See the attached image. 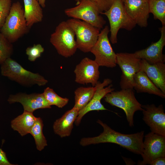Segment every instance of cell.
<instances>
[{
    "label": "cell",
    "instance_id": "21",
    "mask_svg": "<svg viewBox=\"0 0 165 165\" xmlns=\"http://www.w3.org/2000/svg\"><path fill=\"white\" fill-rule=\"evenodd\" d=\"M37 118L33 112L24 111L22 114L11 121V127L13 130L17 131L23 137L30 134Z\"/></svg>",
    "mask_w": 165,
    "mask_h": 165
},
{
    "label": "cell",
    "instance_id": "26",
    "mask_svg": "<svg viewBox=\"0 0 165 165\" xmlns=\"http://www.w3.org/2000/svg\"><path fill=\"white\" fill-rule=\"evenodd\" d=\"M43 95L49 104L55 105L59 108H63L68 103L69 99L62 97L57 94L52 88L47 87L44 90Z\"/></svg>",
    "mask_w": 165,
    "mask_h": 165
},
{
    "label": "cell",
    "instance_id": "6",
    "mask_svg": "<svg viewBox=\"0 0 165 165\" xmlns=\"http://www.w3.org/2000/svg\"><path fill=\"white\" fill-rule=\"evenodd\" d=\"M75 33L66 21L60 23L52 33L50 42L58 53L66 58L73 56L77 47Z\"/></svg>",
    "mask_w": 165,
    "mask_h": 165
},
{
    "label": "cell",
    "instance_id": "15",
    "mask_svg": "<svg viewBox=\"0 0 165 165\" xmlns=\"http://www.w3.org/2000/svg\"><path fill=\"white\" fill-rule=\"evenodd\" d=\"M128 15L141 27L148 26L149 16L148 0H121Z\"/></svg>",
    "mask_w": 165,
    "mask_h": 165
},
{
    "label": "cell",
    "instance_id": "4",
    "mask_svg": "<svg viewBox=\"0 0 165 165\" xmlns=\"http://www.w3.org/2000/svg\"><path fill=\"white\" fill-rule=\"evenodd\" d=\"M104 98L106 102L123 110L129 126H134L133 117L135 112L138 111H142L143 108L135 97L133 89L114 90L107 94Z\"/></svg>",
    "mask_w": 165,
    "mask_h": 165
},
{
    "label": "cell",
    "instance_id": "34",
    "mask_svg": "<svg viewBox=\"0 0 165 165\" xmlns=\"http://www.w3.org/2000/svg\"><path fill=\"white\" fill-rule=\"evenodd\" d=\"M75 0L76 2V5H77L79 3V2H80L81 0Z\"/></svg>",
    "mask_w": 165,
    "mask_h": 165
},
{
    "label": "cell",
    "instance_id": "13",
    "mask_svg": "<svg viewBox=\"0 0 165 165\" xmlns=\"http://www.w3.org/2000/svg\"><path fill=\"white\" fill-rule=\"evenodd\" d=\"M143 119L150 127L151 131L165 136V113L163 106L160 105H142Z\"/></svg>",
    "mask_w": 165,
    "mask_h": 165
},
{
    "label": "cell",
    "instance_id": "3",
    "mask_svg": "<svg viewBox=\"0 0 165 165\" xmlns=\"http://www.w3.org/2000/svg\"><path fill=\"white\" fill-rule=\"evenodd\" d=\"M29 29L20 3L18 1L13 3L0 32L12 43L28 33Z\"/></svg>",
    "mask_w": 165,
    "mask_h": 165
},
{
    "label": "cell",
    "instance_id": "28",
    "mask_svg": "<svg viewBox=\"0 0 165 165\" xmlns=\"http://www.w3.org/2000/svg\"><path fill=\"white\" fill-rule=\"evenodd\" d=\"M44 51V48L40 44H34L32 46L28 47L26 49V53L29 60L33 62L40 57Z\"/></svg>",
    "mask_w": 165,
    "mask_h": 165
},
{
    "label": "cell",
    "instance_id": "14",
    "mask_svg": "<svg viewBox=\"0 0 165 165\" xmlns=\"http://www.w3.org/2000/svg\"><path fill=\"white\" fill-rule=\"evenodd\" d=\"M99 67L94 60L87 57L84 58L74 70L75 81L82 84L91 83L93 86H95L99 78Z\"/></svg>",
    "mask_w": 165,
    "mask_h": 165
},
{
    "label": "cell",
    "instance_id": "18",
    "mask_svg": "<svg viewBox=\"0 0 165 165\" xmlns=\"http://www.w3.org/2000/svg\"><path fill=\"white\" fill-rule=\"evenodd\" d=\"M140 70L144 72L154 85L165 94V64H151L144 59L140 61Z\"/></svg>",
    "mask_w": 165,
    "mask_h": 165
},
{
    "label": "cell",
    "instance_id": "7",
    "mask_svg": "<svg viewBox=\"0 0 165 165\" xmlns=\"http://www.w3.org/2000/svg\"><path fill=\"white\" fill-rule=\"evenodd\" d=\"M66 21L75 32L77 49L85 53L90 52L97 40L100 29L78 19L72 18Z\"/></svg>",
    "mask_w": 165,
    "mask_h": 165
},
{
    "label": "cell",
    "instance_id": "10",
    "mask_svg": "<svg viewBox=\"0 0 165 165\" xmlns=\"http://www.w3.org/2000/svg\"><path fill=\"white\" fill-rule=\"evenodd\" d=\"M116 55V64L122 72L119 83L121 89H133L134 76L140 70L141 59L136 57L134 53H120Z\"/></svg>",
    "mask_w": 165,
    "mask_h": 165
},
{
    "label": "cell",
    "instance_id": "27",
    "mask_svg": "<svg viewBox=\"0 0 165 165\" xmlns=\"http://www.w3.org/2000/svg\"><path fill=\"white\" fill-rule=\"evenodd\" d=\"M13 51V47L5 36L0 32V65L10 57Z\"/></svg>",
    "mask_w": 165,
    "mask_h": 165
},
{
    "label": "cell",
    "instance_id": "31",
    "mask_svg": "<svg viewBox=\"0 0 165 165\" xmlns=\"http://www.w3.org/2000/svg\"><path fill=\"white\" fill-rule=\"evenodd\" d=\"M10 163L8 160L6 154L2 149L0 148V165H14Z\"/></svg>",
    "mask_w": 165,
    "mask_h": 165
},
{
    "label": "cell",
    "instance_id": "19",
    "mask_svg": "<svg viewBox=\"0 0 165 165\" xmlns=\"http://www.w3.org/2000/svg\"><path fill=\"white\" fill-rule=\"evenodd\" d=\"M79 111L73 107L57 119L54 122L53 127L54 133L61 138L69 136Z\"/></svg>",
    "mask_w": 165,
    "mask_h": 165
},
{
    "label": "cell",
    "instance_id": "24",
    "mask_svg": "<svg viewBox=\"0 0 165 165\" xmlns=\"http://www.w3.org/2000/svg\"><path fill=\"white\" fill-rule=\"evenodd\" d=\"M43 121L40 117L37 118L30 134L33 137L38 150L41 151L47 145V140L43 133Z\"/></svg>",
    "mask_w": 165,
    "mask_h": 165
},
{
    "label": "cell",
    "instance_id": "33",
    "mask_svg": "<svg viewBox=\"0 0 165 165\" xmlns=\"http://www.w3.org/2000/svg\"><path fill=\"white\" fill-rule=\"evenodd\" d=\"M39 3L40 5L43 8H44L46 6L45 2L46 0H37Z\"/></svg>",
    "mask_w": 165,
    "mask_h": 165
},
{
    "label": "cell",
    "instance_id": "1",
    "mask_svg": "<svg viewBox=\"0 0 165 165\" xmlns=\"http://www.w3.org/2000/svg\"><path fill=\"white\" fill-rule=\"evenodd\" d=\"M97 122L102 127L103 132L97 136L82 138L79 142L81 146L112 143L119 145L134 153L142 155L144 131L133 134H123L112 129L100 119H98Z\"/></svg>",
    "mask_w": 165,
    "mask_h": 165
},
{
    "label": "cell",
    "instance_id": "5",
    "mask_svg": "<svg viewBox=\"0 0 165 165\" xmlns=\"http://www.w3.org/2000/svg\"><path fill=\"white\" fill-rule=\"evenodd\" d=\"M101 14L105 15L108 20L111 33L110 40L113 44L117 42V35L120 29L130 31L136 25L126 13L121 0H115L108 10Z\"/></svg>",
    "mask_w": 165,
    "mask_h": 165
},
{
    "label": "cell",
    "instance_id": "8",
    "mask_svg": "<svg viewBox=\"0 0 165 165\" xmlns=\"http://www.w3.org/2000/svg\"><path fill=\"white\" fill-rule=\"evenodd\" d=\"M109 29L105 26L101 31L97 40L90 52L95 56L94 60L99 66L113 68L116 65V55L108 38Z\"/></svg>",
    "mask_w": 165,
    "mask_h": 165
},
{
    "label": "cell",
    "instance_id": "17",
    "mask_svg": "<svg viewBox=\"0 0 165 165\" xmlns=\"http://www.w3.org/2000/svg\"><path fill=\"white\" fill-rule=\"evenodd\" d=\"M7 101L10 104L20 103L22 105L24 111L32 112L38 109L51 108V106L46 100L42 93L27 94L19 93L15 94H11Z\"/></svg>",
    "mask_w": 165,
    "mask_h": 165
},
{
    "label": "cell",
    "instance_id": "11",
    "mask_svg": "<svg viewBox=\"0 0 165 165\" xmlns=\"http://www.w3.org/2000/svg\"><path fill=\"white\" fill-rule=\"evenodd\" d=\"M143 160L139 165L150 164L155 159L165 157V136L151 131L145 136L143 141Z\"/></svg>",
    "mask_w": 165,
    "mask_h": 165
},
{
    "label": "cell",
    "instance_id": "32",
    "mask_svg": "<svg viewBox=\"0 0 165 165\" xmlns=\"http://www.w3.org/2000/svg\"><path fill=\"white\" fill-rule=\"evenodd\" d=\"M151 165H165V157H160L153 160L150 164Z\"/></svg>",
    "mask_w": 165,
    "mask_h": 165
},
{
    "label": "cell",
    "instance_id": "9",
    "mask_svg": "<svg viewBox=\"0 0 165 165\" xmlns=\"http://www.w3.org/2000/svg\"><path fill=\"white\" fill-rule=\"evenodd\" d=\"M64 13L68 17L82 20L100 29L106 23L96 6L88 0H81L76 6L65 9Z\"/></svg>",
    "mask_w": 165,
    "mask_h": 165
},
{
    "label": "cell",
    "instance_id": "29",
    "mask_svg": "<svg viewBox=\"0 0 165 165\" xmlns=\"http://www.w3.org/2000/svg\"><path fill=\"white\" fill-rule=\"evenodd\" d=\"M12 5L11 0H0V29L9 13Z\"/></svg>",
    "mask_w": 165,
    "mask_h": 165
},
{
    "label": "cell",
    "instance_id": "25",
    "mask_svg": "<svg viewBox=\"0 0 165 165\" xmlns=\"http://www.w3.org/2000/svg\"><path fill=\"white\" fill-rule=\"evenodd\" d=\"M150 13L165 26V0H148Z\"/></svg>",
    "mask_w": 165,
    "mask_h": 165
},
{
    "label": "cell",
    "instance_id": "2",
    "mask_svg": "<svg viewBox=\"0 0 165 165\" xmlns=\"http://www.w3.org/2000/svg\"><path fill=\"white\" fill-rule=\"evenodd\" d=\"M1 70L2 75L23 86H31L34 85L43 86L48 82L42 76L25 69L10 57L1 64Z\"/></svg>",
    "mask_w": 165,
    "mask_h": 165
},
{
    "label": "cell",
    "instance_id": "16",
    "mask_svg": "<svg viewBox=\"0 0 165 165\" xmlns=\"http://www.w3.org/2000/svg\"><path fill=\"white\" fill-rule=\"evenodd\" d=\"M159 30L161 33L160 39L146 48L136 51L134 54L136 57L144 59L151 64L164 63L165 57L163 50L165 45V26L160 28Z\"/></svg>",
    "mask_w": 165,
    "mask_h": 165
},
{
    "label": "cell",
    "instance_id": "12",
    "mask_svg": "<svg viewBox=\"0 0 165 165\" xmlns=\"http://www.w3.org/2000/svg\"><path fill=\"white\" fill-rule=\"evenodd\" d=\"M112 82V80L108 78L105 79L102 82L98 81L95 86L96 90L92 98L83 108L79 111L75 122L76 126L79 125L83 117L90 111L108 110L101 103V100L106 94L114 90L112 85L111 84Z\"/></svg>",
    "mask_w": 165,
    "mask_h": 165
},
{
    "label": "cell",
    "instance_id": "30",
    "mask_svg": "<svg viewBox=\"0 0 165 165\" xmlns=\"http://www.w3.org/2000/svg\"><path fill=\"white\" fill-rule=\"evenodd\" d=\"M97 6L100 14L108 10L115 0H88Z\"/></svg>",
    "mask_w": 165,
    "mask_h": 165
},
{
    "label": "cell",
    "instance_id": "20",
    "mask_svg": "<svg viewBox=\"0 0 165 165\" xmlns=\"http://www.w3.org/2000/svg\"><path fill=\"white\" fill-rule=\"evenodd\" d=\"M134 79L133 88L138 93H146L165 98V94L154 85L143 71L140 70L137 72Z\"/></svg>",
    "mask_w": 165,
    "mask_h": 165
},
{
    "label": "cell",
    "instance_id": "22",
    "mask_svg": "<svg viewBox=\"0 0 165 165\" xmlns=\"http://www.w3.org/2000/svg\"><path fill=\"white\" fill-rule=\"evenodd\" d=\"M24 15L28 27L42 20L43 13L41 6L37 0H24Z\"/></svg>",
    "mask_w": 165,
    "mask_h": 165
},
{
    "label": "cell",
    "instance_id": "23",
    "mask_svg": "<svg viewBox=\"0 0 165 165\" xmlns=\"http://www.w3.org/2000/svg\"><path fill=\"white\" fill-rule=\"evenodd\" d=\"M96 90V87H80L74 92L75 104L73 107L79 111L83 108L92 98Z\"/></svg>",
    "mask_w": 165,
    "mask_h": 165
}]
</instances>
